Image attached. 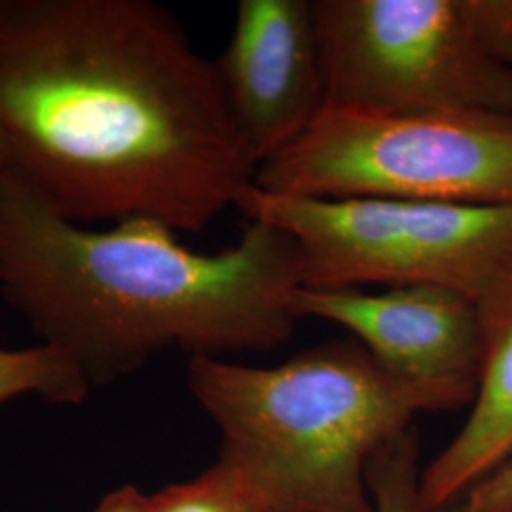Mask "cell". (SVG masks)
<instances>
[{
	"label": "cell",
	"instance_id": "6da1fadb",
	"mask_svg": "<svg viewBox=\"0 0 512 512\" xmlns=\"http://www.w3.org/2000/svg\"><path fill=\"white\" fill-rule=\"evenodd\" d=\"M2 173L61 219L202 232L255 186L217 63L150 0H0Z\"/></svg>",
	"mask_w": 512,
	"mask_h": 512
},
{
	"label": "cell",
	"instance_id": "7a4b0ae2",
	"mask_svg": "<svg viewBox=\"0 0 512 512\" xmlns=\"http://www.w3.org/2000/svg\"><path fill=\"white\" fill-rule=\"evenodd\" d=\"M300 287L298 245L274 224L247 220L236 245L205 255L158 220L78 226L0 173V294L92 387L160 349L277 348L300 319Z\"/></svg>",
	"mask_w": 512,
	"mask_h": 512
},
{
	"label": "cell",
	"instance_id": "3957f363",
	"mask_svg": "<svg viewBox=\"0 0 512 512\" xmlns=\"http://www.w3.org/2000/svg\"><path fill=\"white\" fill-rule=\"evenodd\" d=\"M188 387L264 512L374 511L368 465L423 412L355 340L277 366L192 357Z\"/></svg>",
	"mask_w": 512,
	"mask_h": 512
},
{
	"label": "cell",
	"instance_id": "277c9868",
	"mask_svg": "<svg viewBox=\"0 0 512 512\" xmlns=\"http://www.w3.org/2000/svg\"><path fill=\"white\" fill-rule=\"evenodd\" d=\"M255 186L319 200L512 205V116L327 103L298 141L258 167Z\"/></svg>",
	"mask_w": 512,
	"mask_h": 512
},
{
	"label": "cell",
	"instance_id": "5b68a950",
	"mask_svg": "<svg viewBox=\"0 0 512 512\" xmlns=\"http://www.w3.org/2000/svg\"><path fill=\"white\" fill-rule=\"evenodd\" d=\"M238 209L293 236L306 289L440 285L476 300L512 264V205L319 200L251 186Z\"/></svg>",
	"mask_w": 512,
	"mask_h": 512
},
{
	"label": "cell",
	"instance_id": "8992f818",
	"mask_svg": "<svg viewBox=\"0 0 512 512\" xmlns=\"http://www.w3.org/2000/svg\"><path fill=\"white\" fill-rule=\"evenodd\" d=\"M329 103L374 112L512 116V67L482 37L475 0H313Z\"/></svg>",
	"mask_w": 512,
	"mask_h": 512
},
{
	"label": "cell",
	"instance_id": "52a82bcc",
	"mask_svg": "<svg viewBox=\"0 0 512 512\" xmlns=\"http://www.w3.org/2000/svg\"><path fill=\"white\" fill-rule=\"evenodd\" d=\"M294 310L298 317H317L348 329L423 412L473 404L482 334L471 296L440 285L393 287L378 294L300 287Z\"/></svg>",
	"mask_w": 512,
	"mask_h": 512
},
{
	"label": "cell",
	"instance_id": "ba28073f",
	"mask_svg": "<svg viewBox=\"0 0 512 512\" xmlns=\"http://www.w3.org/2000/svg\"><path fill=\"white\" fill-rule=\"evenodd\" d=\"M215 63L258 167L298 141L329 103L310 0H241Z\"/></svg>",
	"mask_w": 512,
	"mask_h": 512
},
{
	"label": "cell",
	"instance_id": "9c48e42d",
	"mask_svg": "<svg viewBox=\"0 0 512 512\" xmlns=\"http://www.w3.org/2000/svg\"><path fill=\"white\" fill-rule=\"evenodd\" d=\"M482 363L471 414L421 469L423 512L446 511L512 456V264L475 300Z\"/></svg>",
	"mask_w": 512,
	"mask_h": 512
},
{
	"label": "cell",
	"instance_id": "30bf717a",
	"mask_svg": "<svg viewBox=\"0 0 512 512\" xmlns=\"http://www.w3.org/2000/svg\"><path fill=\"white\" fill-rule=\"evenodd\" d=\"M92 385L78 365L59 349L40 344L0 349V404L37 395L55 404H80Z\"/></svg>",
	"mask_w": 512,
	"mask_h": 512
},
{
	"label": "cell",
	"instance_id": "8fae6325",
	"mask_svg": "<svg viewBox=\"0 0 512 512\" xmlns=\"http://www.w3.org/2000/svg\"><path fill=\"white\" fill-rule=\"evenodd\" d=\"M148 512H264L253 488L238 469L220 459L181 484L148 495Z\"/></svg>",
	"mask_w": 512,
	"mask_h": 512
},
{
	"label": "cell",
	"instance_id": "7c38bea8",
	"mask_svg": "<svg viewBox=\"0 0 512 512\" xmlns=\"http://www.w3.org/2000/svg\"><path fill=\"white\" fill-rule=\"evenodd\" d=\"M414 429L384 446L368 465L372 512H423Z\"/></svg>",
	"mask_w": 512,
	"mask_h": 512
},
{
	"label": "cell",
	"instance_id": "4fadbf2b",
	"mask_svg": "<svg viewBox=\"0 0 512 512\" xmlns=\"http://www.w3.org/2000/svg\"><path fill=\"white\" fill-rule=\"evenodd\" d=\"M442 512H512V456Z\"/></svg>",
	"mask_w": 512,
	"mask_h": 512
},
{
	"label": "cell",
	"instance_id": "5bb4252c",
	"mask_svg": "<svg viewBox=\"0 0 512 512\" xmlns=\"http://www.w3.org/2000/svg\"><path fill=\"white\" fill-rule=\"evenodd\" d=\"M95 512H148V495L133 486H124L103 497Z\"/></svg>",
	"mask_w": 512,
	"mask_h": 512
},
{
	"label": "cell",
	"instance_id": "9a60e30c",
	"mask_svg": "<svg viewBox=\"0 0 512 512\" xmlns=\"http://www.w3.org/2000/svg\"><path fill=\"white\" fill-rule=\"evenodd\" d=\"M0 173H2V156H0Z\"/></svg>",
	"mask_w": 512,
	"mask_h": 512
}]
</instances>
